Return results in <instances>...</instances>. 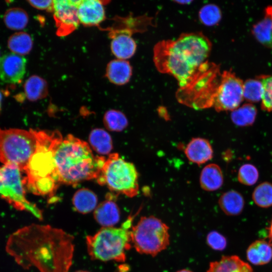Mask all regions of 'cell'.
Listing matches in <instances>:
<instances>
[{"label": "cell", "mask_w": 272, "mask_h": 272, "mask_svg": "<svg viewBox=\"0 0 272 272\" xmlns=\"http://www.w3.org/2000/svg\"><path fill=\"white\" fill-rule=\"evenodd\" d=\"M74 237L47 225L33 224L11 234L6 251L25 269L39 272H69L75 250Z\"/></svg>", "instance_id": "1"}, {"label": "cell", "mask_w": 272, "mask_h": 272, "mask_svg": "<svg viewBox=\"0 0 272 272\" xmlns=\"http://www.w3.org/2000/svg\"><path fill=\"white\" fill-rule=\"evenodd\" d=\"M212 46L201 32L182 33L176 40H164L155 44L153 61L160 73L173 76L182 88L208 60Z\"/></svg>", "instance_id": "2"}, {"label": "cell", "mask_w": 272, "mask_h": 272, "mask_svg": "<svg viewBox=\"0 0 272 272\" xmlns=\"http://www.w3.org/2000/svg\"><path fill=\"white\" fill-rule=\"evenodd\" d=\"M53 154L59 183L71 185L97 179L106 160L95 156L86 142L72 134L63 138L58 131Z\"/></svg>", "instance_id": "3"}, {"label": "cell", "mask_w": 272, "mask_h": 272, "mask_svg": "<svg viewBox=\"0 0 272 272\" xmlns=\"http://www.w3.org/2000/svg\"><path fill=\"white\" fill-rule=\"evenodd\" d=\"M57 131H37L38 144L25 171V185L37 195H52L60 184L53 158V147Z\"/></svg>", "instance_id": "4"}, {"label": "cell", "mask_w": 272, "mask_h": 272, "mask_svg": "<svg viewBox=\"0 0 272 272\" xmlns=\"http://www.w3.org/2000/svg\"><path fill=\"white\" fill-rule=\"evenodd\" d=\"M221 75L220 66L207 60L185 86L179 88L176 93L177 101L195 109L213 107Z\"/></svg>", "instance_id": "5"}, {"label": "cell", "mask_w": 272, "mask_h": 272, "mask_svg": "<svg viewBox=\"0 0 272 272\" xmlns=\"http://www.w3.org/2000/svg\"><path fill=\"white\" fill-rule=\"evenodd\" d=\"M133 218L129 217L120 227H102L86 237L87 251L93 260L124 262L125 251L130 248V231Z\"/></svg>", "instance_id": "6"}, {"label": "cell", "mask_w": 272, "mask_h": 272, "mask_svg": "<svg viewBox=\"0 0 272 272\" xmlns=\"http://www.w3.org/2000/svg\"><path fill=\"white\" fill-rule=\"evenodd\" d=\"M37 144V130L0 128V162L25 172Z\"/></svg>", "instance_id": "7"}, {"label": "cell", "mask_w": 272, "mask_h": 272, "mask_svg": "<svg viewBox=\"0 0 272 272\" xmlns=\"http://www.w3.org/2000/svg\"><path fill=\"white\" fill-rule=\"evenodd\" d=\"M138 173L134 165L118 154L109 155L96 179L112 192L132 197L139 193Z\"/></svg>", "instance_id": "8"}, {"label": "cell", "mask_w": 272, "mask_h": 272, "mask_svg": "<svg viewBox=\"0 0 272 272\" xmlns=\"http://www.w3.org/2000/svg\"><path fill=\"white\" fill-rule=\"evenodd\" d=\"M130 239L141 254L156 256L169 244L168 227L154 216L143 217L131 228Z\"/></svg>", "instance_id": "9"}, {"label": "cell", "mask_w": 272, "mask_h": 272, "mask_svg": "<svg viewBox=\"0 0 272 272\" xmlns=\"http://www.w3.org/2000/svg\"><path fill=\"white\" fill-rule=\"evenodd\" d=\"M21 172L16 167L4 165L0 166V197L15 209L28 212L42 220V211L26 197Z\"/></svg>", "instance_id": "10"}, {"label": "cell", "mask_w": 272, "mask_h": 272, "mask_svg": "<svg viewBox=\"0 0 272 272\" xmlns=\"http://www.w3.org/2000/svg\"><path fill=\"white\" fill-rule=\"evenodd\" d=\"M243 82L235 73L224 71L213 107L218 112L233 111L238 108L243 98Z\"/></svg>", "instance_id": "11"}, {"label": "cell", "mask_w": 272, "mask_h": 272, "mask_svg": "<svg viewBox=\"0 0 272 272\" xmlns=\"http://www.w3.org/2000/svg\"><path fill=\"white\" fill-rule=\"evenodd\" d=\"M81 1H53V11L57 27V34L64 36L75 31L80 21L78 16V8Z\"/></svg>", "instance_id": "12"}, {"label": "cell", "mask_w": 272, "mask_h": 272, "mask_svg": "<svg viewBox=\"0 0 272 272\" xmlns=\"http://www.w3.org/2000/svg\"><path fill=\"white\" fill-rule=\"evenodd\" d=\"M26 59L23 56L9 53L0 58V79L9 84L20 83L26 72Z\"/></svg>", "instance_id": "13"}, {"label": "cell", "mask_w": 272, "mask_h": 272, "mask_svg": "<svg viewBox=\"0 0 272 272\" xmlns=\"http://www.w3.org/2000/svg\"><path fill=\"white\" fill-rule=\"evenodd\" d=\"M132 34L129 30L123 28L111 32V50L117 59L125 60L135 53L137 44Z\"/></svg>", "instance_id": "14"}, {"label": "cell", "mask_w": 272, "mask_h": 272, "mask_svg": "<svg viewBox=\"0 0 272 272\" xmlns=\"http://www.w3.org/2000/svg\"><path fill=\"white\" fill-rule=\"evenodd\" d=\"M80 23L87 26L99 24L105 19L102 2L97 0L81 1L78 8Z\"/></svg>", "instance_id": "15"}, {"label": "cell", "mask_w": 272, "mask_h": 272, "mask_svg": "<svg viewBox=\"0 0 272 272\" xmlns=\"http://www.w3.org/2000/svg\"><path fill=\"white\" fill-rule=\"evenodd\" d=\"M184 153L190 162L198 165L207 162L213 156V150L210 142L201 138L192 139L185 148Z\"/></svg>", "instance_id": "16"}, {"label": "cell", "mask_w": 272, "mask_h": 272, "mask_svg": "<svg viewBox=\"0 0 272 272\" xmlns=\"http://www.w3.org/2000/svg\"><path fill=\"white\" fill-rule=\"evenodd\" d=\"M94 217L103 227H113L119 221L120 211L116 202L108 198L96 207Z\"/></svg>", "instance_id": "17"}, {"label": "cell", "mask_w": 272, "mask_h": 272, "mask_svg": "<svg viewBox=\"0 0 272 272\" xmlns=\"http://www.w3.org/2000/svg\"><path fill=\"white\" fill-rule=\"evenodd\" d=\"M252 34L260 44L272 51V6L265 9L263 18L252 26Z\"/></svg>", "instance_id": "18"}, {"label": "cell", "mask_w": 272, "mask_h": 272, "mask_svg": "<svg viewBox=\"0 0 272 272\" xmlns=\"http://www.w3.org/2000/svg\"><path fill=\"white\" fill-rule=\"evenodd\" d=\"M106 75L112 83L117 85H124L131 78L132 67L126 60L114 59L108 63Z\"/></svg>", "instance_id": "19"}, {"label": "cell", "mask_w": 272, "mask_h": 272, "mask_svg": "<svg viewBox=\"0 0 272 272\" xmlns=\"http://www.w3.org/2000/svg\"><path fill=\"white\" fill-rule=\"evenodd\" d=\"M207 272H254L250 265L236 255L224 256L212 262Z\"/></svg>", "instance_id": "20"}, {"label": "cell", "mask_w": 272, "mask_h": 272, "mask_svg": "<svg viewBox=\"0 0 272 272\" xmlns=\"http://www.w3.org/2000/svg\"><path fill=\"white\" fill-rule=\"evenodd\" d=\"M224 181L221 168L216 164H210L202 170L199 178L201 188L207 191H215L220 188Z\"/></svg>", "instance_id": "21"}, {"label": "cell", "mask_w": 272, "mask_h": 272, "mask_svg": "<svg viewBox=\"0 0 272 272\" xmlns=\"http://www.w3.org/2000/svg\"><path fill=\"white\" fill-rule=\"evenodd\" d=\"M247 259L254 265H263L272 259V247L268 242L258 240L253 242L246 251Z\"/></svg>", "instance_id": "22"}, {"label": "cell", "mask_w": 272, "mask_h": 272, "mask_svg": "<svg viewBox=\"0 0 272 272\" xmlns=\"http://www.w3.org/2000/svg\"><path fill=\"white\" fill-rule=\"evenodd\" d=\"M219 203L220 208L226 214L236 216L242 212L244 200L241 193L234 190H231L221 196Z\"/></svg>", "instance_id": "23"}, {"label": "cell", "mask_w": 272, "mask_h": 272, "mask_svg": "<svg viewBox=\"0 0 272 272\" xmlns=\"http://www.w3.org/2000/svg\"><path fill=\"white\" fill-rule=\"evenodd\" d=\"M72 201L74 207L78 212L86 214L95 210L98 198L92 190L81 188L75 193Z\"/></svg>", "instance_id": "24"}, {"label": "cell", "mask_w": 272, "mask_h": 272, "mask_svg": "<svg viewBox=\"0 0 272 272\" xmlns=\"http://www.w3.org/2000/svg\"><path fill=\"white\" fill-rule=\"evenodd\" d=\"M89 141L92 148L100 155L109 154L113 148L111 136L101 128L93 129L90 133Z\"/></svg>", "instance_id": "25"}, {"label": "cell", "mask_w": 272, "mask_h": 272, "mask_svg": "<svg viewBox=\"0 0 272 272\" xmlns=\"http://www.w3.org/2000/svg\"><path fill=\"white\" fill-rule=\"evenodd\" d=\"M27 98L30 101H37L46 96L48 85L45 80L39 76L34 75L29 77L24 85Z\"/></svg>", "instance_id": "26"}, {"label": "cell", "mask_w": 272, "mask_h": 272, "mask_svg": "<svg viewBox=\"0 0 272 272\" xmlns=\"http://www.w3.org/2000/svg\"><path fill=\"white\" fill-rule=\"evenodd\" d=\"M8 46L14 53L22 56L27 54L31 50L33 40L30 35L26 32H17L9 37Z\"/></svg>", "instance_id": "27"}, {"label": "cell", "mask_w": 272, "mask_h": 272, "mask_svg": "<svg viewBox=\"0 0 272 272\" xmlns=\"http://www.w3.org/2000/svg\"><path fill=\"white\" fill-rule=\"evenodd\" d=\"M257 115L256 107L251 103H246L232 111L231 118L233 122L240 126L252 125Z\"/></svg>", "instance_id": "28"}, {"label": "cell", "mask_w": 272, "mask_h": 272, "mask_svg": "<svg viewBox=\"0 0 272 272\" xmlns=\"http://www.w3.org/2000/svg\"><path fill=\"white\" fill-rule=\"evenodd\" d=\"M4 21L7 28L13 30H20L27 25L29 17L26 12L19 8H13L5 13Z\"/></svg>", "instance_id": "29"}, {"label": "cell", "mask_w": 272, "mask_h": 272, "mask_svg": "<svg viewBox=\"0 0 272 272\" xmlns=\"http://www.w3.org/2000/svg\"><path fill=\"white\" fill-rule=\"evenodd\" d=\"M103 123L106 128L109 130L121 131L127 127L128 120L122 112L111 109L105 113Z\"/></svg>", "instance_id": "30"}, {"label": "cell", "mask_w": 272, "mask_h": 272, "mask_svg": "<svg viewBox=\"0 0 272 272\" xmlns=\"http://www.w3.org/2000/svg\"><path fill=\"white\" fill-rule=\"evenodd\" d=\"M252 198L258 207L266 208L272 206V184L264 182L259 184L254 190Z\"/></svg>", "instance_id": "31"}, {"label": "cell", "mask_w": 272, "mask_h": 272, "mask_svg": "<svg viewBox=\"0 0 272 272\" xmlns=\"http://www.w3.org/2000/svg\"><path fill=\"white\" fill-rule=\"evenodd\" d=\"M263 87L260 80L249 79L243 83V98L250 102H257L262 99Z\"/></svg>", "instance_id": "32"}, {"label": "cell", "mask_w": 272, "mask_h": 272, "mask_svg": "<svg viewBox=\"0 0 272 272\" xmlns=\"http://www.w3.org/2000/svg\"><path fill=\"white\" fill-rule=\"evenodd\" d=\"M200 21L208 26H214L219 23L222 18L220 9L214 4H208L203 6L199 11Z\"/></svg>", "instance_id": "33"}, {"label": "cell", "mask_w": 272, "mask_h": 272, "mask_svg": "<svg viewBox=\"0 0 272 272\" xmlns=\"http://www.w3.org/2000/svg\"><path fill=\"white\" fill-rule=\"evenodd\" d=\"M259 173L257 168L250 164H245L240 167L238 173V181L245 185H252L258 180Z\"/></svg>", "instance_id": "34"}, {"label": "cell", "mask_w": 272, "mask_h": 272, "mask_svg": "<svg viewBox=\"0 0 272 272\" xmlns=\"http://www.w3.org/2000/svg\"><path fill=\"white\" fill-rule=\"evenodd\" d=\"M261 81L263 93L261 99V108L272 112V75H261L257 77Z\"/></svg>", "instance_id": "35"}, {"label": "cell", "mask_w": 272, "mask_h": 272, "mask_svg": "<svg viewBox=\"0 0 272 272\" xmlns=\"http://www.w3.org/2000/svg\"><path fill=\"white\" fill-rule=\"evenodd\" d=\"M208 245L213 249L223 250L227 246L225 237L220 233L213 231L210 232L207 237Z\"/></svg>", "instance_id": "36"}, {"label": "cell", "mask_w": 272, "mask_h": 272, "mask_svg": "<svg viewBox=\"0 0 272 272\" xmlns=\"http://www.w3.org/2000/svg\"><path fill=\"white\" fill-rule=\"evenodd\" d=\"M28 2L37 9L53 11V1H28Z\"/></svg>", "instance_id": "37"}, {"label": "cell", "mask_w": 272, "mask_h": 272, "mask_svg": "<svg viewBox=\"0 0 272 272\" xmlns=\"http://www.w3.org/2000/svg\"><path fill=\"white\" fill-rule=\"evenodd\" d=\"M268 243L272 246V220L270 222L269 227L268 228Z\"/></svg>", "instance_id": "38"}, {"label": "cell", "mask_w": 272, "mask_h": 272, "mask_svg": "<svg viewBox=\"0 0 272 272\" xmlns=\"http://www.w3.org/2000/svg\"><path fill=\"white\" fill-rule=\"evenodd\" d=\"M175 2L181 5H188L191 3L192 1H175Z\"/></svg>", "instance_id": "39"}, {"label": "cell", "mask_w": 272, "mask_h": 272, "mask_svg": "<svg viewBox=\"0 0 272 272\" xmlns=\"http://www.w3.org/2000/svg\"><path fill=\"white\" fill-rule=\"evenodd\" d=\"M177 272H192V271L189 270V269H181L180 270H178Z\"/></svg>", "instance_id": "40"}, {"label": "cell", "mask_w": 272, "mask_h": 272, "mask_svg": "<svg viewBox=\"0 0 272 272\" xmlns=\"http://www.w3.org/2000/svg\"><path fill=\"white\" fill-rule=\"evenodd\" d=\"M2 92L0 91V111L1 110V105H2Z\"/></svg>", "instance_id": "41"}, {"label": "cell", "mask_w": 272, "mask_h": 272, "mask_svg": "<svg viewBox=\"0 0 272 272\" xmlns=\"http://www.w3.org/2000/svg\"><path fill=\"white\" fill-rule=\"evenodd\" d=\"M75 272H89V271H86V270H77Z\"/></svg>", "instance_id": "42"}]
</instances>
